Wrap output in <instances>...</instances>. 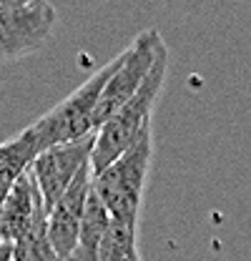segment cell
<instances>
[{
	"label": "cell",
	"instance_id": "1",
	"mask_svg": "<svg viewBox=\"0 0 251 261\" xmlns=\"http://www.w3.org/2000/svg\"><path fill=\"white\" fill-rule=\"evenodd\" d=\"M166 70H168V48L163 43L158 48L156 63L151 68V73L146 75V81L141 83V88L136 91V96L116 116H111L95 133V146L93 156H91L93 176L101 173L103 168H108L121 153H126L136 143V138L143 133V128L151 126V113H154V106L163 91Z\"/></svg>",
	"mask_w": 251,
	"mask_h": 261
},
{
	"label": "cell",
	"instance_id": "2",
	"mask_svg": "<svg viewBox=\"0 0 251 261\" xmlns=\"http://www.w3.org/2000/svg\"><path fill=\"white\" fill-rule=\"evenodd\" d=\"M154 159V123L146 126L136 143L108 168L93 176V191L108 208L111 219L138 226L143 191Z\"/></svg>",
	"mask_w": 251,
	"mask_h": 261
},
{
	"label": "cell",
	"instance_id": "3",
	"mask_svg": "<svg viewBox=\"0 0 251 261\" xmlns=\"http://www.w3.org/2000/svg\"><path fill=\"white\" fill-rule=\"evenodd\" d=\"M118 61H121V56L108 61L103 68H98L83 86H78L65 100H61L56 108H51L45 116H40L35 123L28 126V130L35 138L38 153L51 146H58V143H70V141L95 136V106H98V98L103 93L106 83L111 81L113 70L118 68Z\"/></svg>",
	"mask_w": 251,
	"mask_h": 261
},
{
	"label": "cell",
	"instance_id": "4",
	"mask_svg": "<svg viewBox=\"0 0 251 261\" xmlns=\"http://www.w3.org/2000/svg\"><path fill=\"white\" fill-rule=\"evenodd\" d=\"M56 23L51 0H0V63L40 50Z\"/></svg>",
	"mask_w": 251,
	"mask_h": 261
},
{
	"label": "cell",
	"instance_id": "5",
	"mask_svg": "<svg viewBox=\"0 0 251 261\" xmlns=\"http://www.w3.org/2000/svg\"><path fill=\"white\" fill-rule=\"evenodd\" d=\"M163 45V38L156 28L138 33L133 38V43L121 53L118 68L113 70L111 81L106 83L103 93L98 98L95 106V116H93V128L98 133V128L116 116L131 98L136 96V91L141 88V83L146 81V75L151 73V68L158 58V48Z\"/></svg>",
	"mask_w": 251,
	"mask_h": 261
},
{
	"label": "cell",
	"instance_id": "6",
	"mask_svg": "<svg viewBox=\"0 0 251 261\" xmlns=\"http://www.w3.org/2000/svg\"><path fill=\"white\" fill-rule=\"evenodd\" d=\"M93 146L95 136H88V138H81V141L51 146V148H45L35 156V161L31 163V173L38 191H40L45 211H51L58 203V198L76 181V176L91 163Z\"/></svg>",
	"mask_w": 251,
	"mask_h": 261
},
{
	"label": "cell",
	"instance_id": "7",
	"mask_svg": "<svg viewBox=\"0 0 251 261\" xmlns=\"http://www.w3.org/2000/svg\"><path fill=\"white\" fill-rule=\"evenodd\" d=\"M91 189H93V171H91V163H88L76 176L70 189L58 198V203L48 211V239H51V244H53L61 261L70 259V254L76 249Z\"/></svg>",
	"mask_w": 251,
	"mask_h": 261
},
{
	"label": "cell",
	"instance_id": "8",
	"mask_svg": "<svg viewBox=\"0 0 251 261\" xmlns=\"http://www.w3.org/2000/svg\"><path fill=\"white\" fill-rule=\"evenodd\" d=\"M48 211L43 206V198L40 191L33 181L31 168L18 176L5 196V206H3V219H0V239L8 241V244H15L20 241L38 219H43Z\"/></svg>",
	"mask_w": 251,
	"mask_h": 261
},
{
	"label": "cell",
	"instance_id": "9",
	"mask_svg": "<svg viewBox=\"0 0 251 261\" xmlns=\"http://www.w3.org/2000/svg\"><path fill=\"white\" fill-rule=\"evenodd\" d=\"M108 226H111V214L103 206V201L98 198V194L91 189L86 214H83V221H81V231H78V241H76V249H73L68 261H98L101 244H103V236H106Z\"/></svg>",
	"mask_w": 251,
	"mask_h": 261
},
{
	"label": "cell",
	"instance_id": "10",
	"mask_svg": "<svg viewBox=\"0 0 251 261\" xmlns=\"http://www.w3.org/2000/svg\"><path fill=\"white\" fill-rule=\"evenodd\" d=\"M38 156L35 138L28 128H23L15 138L0 143V186H10L18 176H23Z\"/></svg>",
	"mask_w": 251,
	"mask_h": 261
},
{
	"label": "cell",
	"instance_id": "11",
	"mask_svg": "<svg viewBox=\"0 0 251 261\" xmlns=\"http://www.w3.org/2000/svg\"><path fill=\"white\" fill-rule=\"evenodd\" d=\"M98 261H141L138 226L111 219V226L103 236Z\"/></svg>",
	"mask_w": 251,
	"mask_h": 261
},
{
	"label": "cell",
	"instance_id": "12",
	"mask_svg": "<svg viewBox=\"0 0 251 261\" xmlns=\"http://www.w3.org/2000/svg\"><path fill=\"white\" fill-rule=\"evenodd\" d=\"M13 261H61L48 239V214L35 221V226L13 244Z\"/></svg>",
	"mask_w": 251,
	"mask_h": 261
},
{
	"label": "cell",
	"instance_id": "13",
	"mask_svg": "<svg viewBox=\"0 0 251 261\" xmlns=\"http://www.w3.org/2000/svg\"><path fill=\"white\" fill-rule=\"evenodd\" d=\"M0 261H13V244L0 239Z\"/></svg>",
	"mask_w": 251,
	"mask_h": 261
},
{
	"label": "cell",
	"instance_id": "14",
	"mask_svg": "<svg viewBox=\"0 0 251 261\" xmlns=\"http://www.w3.org/2000/svg\"><path fill=\"white\" fill-rule=\"evenodd\" d=\"M10 186H0V219H3V206H5V196H8Z\"/></svg>",
	"mask_w": 251,
	"mask_h": 261
}]
</instances>
